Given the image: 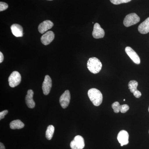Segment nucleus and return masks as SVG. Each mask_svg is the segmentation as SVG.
Returning <instances> with one entry per match:
<instances>
[{"label":"nucleus","instance_id":"nucleus-7","mask_svg":"<svg viewBox=\"0 0 149 149\" xmlns=\"http://www.w3.org/2000/svg\"><path fill=\"white\" fill-rule=\"evenodd\" d=\"M128 139H129V134L126 130H121L118 133L117 140L120 144L121 146L128 145L129 143Z\"/></svg>","mask_w":149,"mask_h":149},{"label":"nucleus","instance_id":"nucleus-12","mask_svg":"<svg viewBox=\"0 0 149 149\" xmlns=\"http://www.w3.org/2000/svg\"><path fill=\"white\" fill-rule=\"evenodd\" d=\"M53 26L54 23L52 22L49 20H45L40 23L39 25L38 31L41 34H44L49 29H51Z\"/></svg>","mask_w":149,"mask_h":149},{"label":"nucleus","instance_id":"nucleus-9","mask_svg":"<svg viewBox=\"0 0 149 149\" xmlns=\"http://www.w3.org/2000/svg\"><path fill=\"white\" fill-rule=\"evenodd\" d=\"M52 87V80L49 75H46L42 84L43 92L44 95H47L50 92Z\"/></svg>","mask_w":149,"mask_h":149},{"label":"nucleus","instance_id":"nucleus-24","mask_svg":"<svg viewBox=\"0 0 149 149\" xmlns=\"http://www.w3.org/2000/svg\"><path fill=\"white\" fill-rule=\"evenodd\" d=\"M133 95L135 96L136 98H139L140 97H141V95H142V94L141 93L140 91H138V90L133 93Z\"/></svg>","mask_w":149,"mask_h":149},{"label":"nucleus","instance_id":"nucleus-20","mask_svg":"<svg viewBox=\"0 0 149 149\" xmlns=\"http://www.w3.org/2000/svg\"><path fill=\"white\" fill-rule=\"evenodd\" d=\"M132 0H110L111 3L115 5H119L123 3L129 2Z\"/></svg>","mask_w":149,"mask_h":149},{"label":"nucleus","instance_id":"nucleus-21","mask_svg":"<svg viewBox=\"0 0 149 149\" xmlns=\"http://www.w3.org/2000/svg\"><path fill=\"white\" fill-rule=\"evenodd\" d=\"M129 109V107L127 104H123L120 105V111L122 113H125Z\"/></svg>","mask_w":149,"mask_h":149},{"label":"nucleus","instance_id":"nucleus-26","mask_svg":"<svg viewBox=\"0 0 149 149\" xmlns=\"http://www.w3.org/2000/svg\"><path fill=\"white\" fill-rule=\"evenodd\" d=\"M0 149H6L5 147L2 143H0Z\"/></svg>","mask_w":149,"mask_h":149},{"label":"nucleus","instance_id":"nucleus-23","mask_svg":"<svg viewBox=\"0 0 149 149\" xmlns=\"http://www.w3.org/2000/svg\"><path fill=\"white\" fill-rule=\"evenodd\" d=\"M8 111L7 110L3 111L0 112V120H1L4 118L5 116L8 113Z\"/></svg>","mask_w":149,"mask_h":149},{"label":"nucleus","instance_id":"nucleus-19","mask_svg":"<svg viewBox=\"0 0 149 149\" xmlns=\"http://www.w3.org/2000/svg\"><path fill=\"white\" fill-rule=\"evenodd\" d=\"M112 108L116 113H118L120 111V105L118 102H116L113 103L112 104Z\"/></svg>","mask_w":149,"mask_h":149},{"label":"nucleus","instance_id":"nucleus-30","mask_svg":"<svg viewBox=\"0 0 149 149\" xmlns=\"http://www.w3.org/2000/svg\"></svg>","mask_w":149,"mask_h":149},{"label":"nucleus","instance_id":"nucleus-28","mask_svg":"<svg viewBox=\"0 0 149 149\" xmlns=\"http://www.w3.org/2000/svg\"><path fill=\"white\" fill-rule=\"evenodd\" d=\"M48 1H52V0H48Z\"/></svg>","mask_w":149,"mask_h":149},{"label":"nucleus","instance_id":"nucleus-13","mask_svg":"<svg viewBox=\"0 0 149 149\" xmlns=\"http://www.w3.org/2000/svg\"><path fill=\"white\" fill-rule=\"evenodd\" d=\"M33 95L34 92L32 90H29L27 91V95L25 97V102L29 108L33 109L35 106V102L33 99Z\"/></svg>","mask_w":149,"mask_h":149},{"label":"nucleus","instance_id":"nucleus-16","mask_svg":"<svg viewBox=\"0 0 149 149\" xmlns=\"http://www.w3.org/2000/svg\"><path fill=\"white\" fill-rule=\"evenodd\" d=\"M10 126L11 129H13V130L20 129L24 128V124L20 120H15L10 122Z\"/></svg>","mask_w":149,"mask_h":149},{"label":"nucleus","instance_id":"nucleus-3","mask_svg":"<svg viewBox=\"0 0 149 149\" xmlns=\"http://www.w3.org/2000/svg\"><path fill=\"white\" fill-rule=\"evenodd\" d=\"M140 21V17L136 13H130L125 16L123 20V24L126 27H129L137 24Z\"/></svg>","mask_w":149,"mask_h":149},{"label":"nucleus","instance_id":"nucleus-6","mask_svg":"<svg viewBox=\"0 0 149 149\" xmlns=\"http://www.w3.org/2000/svg\"><path fill=\"white\" fill-rule=\"evenodd\" d=\"M70 100V94L68 90L65 91L59 99L60 104L62 107L65 109L69 105Z\"/></svg>","mask_w":149,"mask_h":149},{"label":"nucleus","instance_id":"nucleus-25","mask_svg":"<svg viewBox=\"0 0 149 149\" xmlns=\"http://www.w3.org/2000/svg\"><path fill=\"white\" fill-rule=\"evenodd\" d=\"M4 59L3 55L1 52H0V63H1Z\"/></svg>","mask_w":149,"mask_h":149},{"label":"nucleus","instance_id":"nucleus-5","mask_svg":"<svg viewBox=\"0 0 149 149\" xmlns=\"http://www.w3.org/2000/svg\"><path fill=\"white\" fill-rule=\"evenodd\" d=\"M84 139L82 136H77L70 142V147L72 149H83L85 147Z\"/></svg>","mask_w":149,"mask_h":149},{"label":"nucleus","instance_id":"nucleus-17","mask_svg":"<svg viewBox=\"0 0 149 149\" xmlns=\"http://www.w3.org/2000/svg\"><path fill=\"white\" fill-rule=\"evenodd\" d=\"M54 127L53 125H49L48 126L46 131V137L48 140H51L52 139L54 132Z\"/></svg>","mask_w":149,"mask_h":149},{"label":"nucleus","instance_id":"nucleus-2","mask_svg":"<svg viewBox=\"0 0 149 149\" xmlns=\"http://www.w3.org/2000/svg\"><path fill=\"white\" fill-rule=\"evenodd\" d=\"M102 63L100 60L96 57L89 59L87 63V67L89 71L93 74L99 73L101 70Z\"/></svg>","mask_w":149,"mask_h":149},{"label":"nucleus","instance_id":"nucleus-22","mask_svg":"<svg viewBox=\"0 0 149 149\" xmlns=\"http://www.w3.org/2000/svg\"><path fill=\"white\" fill-rule=\"evenodd\" d=\"M8 8V6L6 3L1 2H0V11L5 10Z\"/></svg>","mask_w":149,"mask_h":149},{"label":"nucleus","instance_id":"nucleus-8","mask_svg":"<svg viewBox=\"0 0 149 149\" xmlns=\"http://www.w3.org/2000/svg\"><path fill=\"white\" fill-rule=\"evenodd\" d=\"M125 52L132 61L136 64L141 63V59L138 54L136 53L130 47H127L125 48Z\"/></svg>","mask_w":149,"mask_h":149},{"label":"nucleus","instance_id":"nucleus-14","mask_svg":"<svg viewBox=\"0 0 149 149\" xmlns=\"http://www.w3.org/2000/svg\"><path fill=\"white\" fill-rule=\"evenodd\" d=\"M11 30L13 34L16 37H22L23 35V28L21 25L14 24L11 26Z\"/></svg>","mask_w":149,"mask_h":149},{"label":"nucleus","instance_id":"nucleus-4","mask_svg":"<svg viewBox=\"0 0 149 149\" xmlns=\"http://www.w3.org/2000/svg\"><path fill=\"white\" fill-rule=\"evenodd\" d=\"M8 80L10 86L11 88H15L21 83V74L17 71H13L9 77Z\"/></svg>","mask_w":149,"mask_h":149},{"label":"nucleus","instance_id":"nucleus-11","mask_svg":"<svg viewBox=\"0 0 149 149\" xmlns=\"http://www.w3.org/2000/svg\"><path fill=\"white\" fill-rule=\"evenodd\" d=\"M92 34L93 37L95 39H100L103 38L104 36L105 32L104 29L101 27L100 24L96 23L94 25Z\"/></svg>","mask_w":149,"mask_h":149},{"label":"nucleus","instance_id":"nucleus-29","mask_svg":"<svg viewBox=\"0 0 149 149\" xmlns=\"http://www.w3.org/2000/svg\"><path fill=\"white\" fill-rule=\"evenodd\" d=\"M148 111L149 112V108H148Z\"/></svg>","mask_w":149,"mask_h":149},{"label":"nucleus","instance_id":"nucleus-15","mask_svg":"<svg viewBox=\"0 0 149 149\" xmlns=\"http://www.w3.org/2000/svg\"><path fill=\"white\" fill-rule=\"evenodd\" d=\"M139 31L142 34H146L149 32V17L141 23L138 27Z\"/></svg>","mask_w":149,"mask_h":149},{"label":"nucleus","instance_id":"nucleus-10","mask_svg":"<svg viewBox=\"0 0 149 149\" xmlns=\"http://www.w3.org/2000/svg\"><path fill=\"white\" fill-rule=\"evenodd\" d=\"M54 37L55 35L54 32L52 31H49L42 36L41 41L43 45H47L53 41Z\"/></svg>","mask_w":149,"mask_h":149},{"label":"nucleus","instance_id":"nucleus-1","mask_svg":"<svg viewBox=\"0 0 149 149\" xmlns=\"http://www.w3.org/2000/svg\"><path fill=\"white\" fill-rule=\"evenodd\" d=\"M88 96L95 106H99L102 102V94L100 91L96 88L90 89L88 91Z\"/></svg>","mask_w":149,"mask_h":149},{"label":"nucleus","instance_id":"nucleus-27","mask_svg":"<svg viewBox=\"0 0 149 149\" xmlns=\"http://www.w3.org/2000/svg\"><path fill=\"white\" fill-rule=\"evenodd\" d=\"M123 101H125V99H124V100H123Z\"/></svg>","mask_w":149,"mask_h":149},{"label":"nucleus","instance_id":"nucleus-18","mask_svg":"<svg viewBox=\"0 0 149 149\" xmlns=\"http://www.w3.org/2000/svg\"><path fill=\"white\" fill-rule=\"evenodd\" d=\"M139 83L136 80H132L130 81L128 83V88L131 93H134L137 91Z\"/></svg>","mask_w":149,"mask_h":149}]
</instances>
